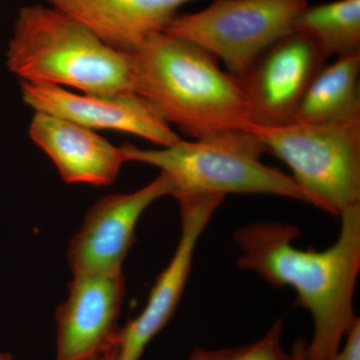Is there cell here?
Here are the masks:
<instances>
[{"instance_id": "9", "label": "cell", "mask_w": 360, "mask_h": 360, "mask_svg": "<svg viewBox=\"0 0 360 360\" xmlns=\"http://www.w3.org/2000/svg\"><path fill=\"white\" fill-rule=\"evenodd\" d=\"M124 296L123 270L73 274L56 310L53 360H99L115 347Z\"/></svg>"}, {"instance_id": "12", "label": "cell", "mask_w": 360, "mask_h": 360, "mask_svg": "<svg viewBox=\"0 0 360 360\" xmlns=\"http://www.w3.org/2000/svg\"><path fill=\"white\" fill-rule=\"evenodd\" d=\"M28 132L66 184L110 186L127 162L122 146L58 116L35 112Z\"/></svg>"}, {"instance_id": "7", "label": "cell", "mask_w": 360, "mask_h": 360, "mask_svg": "<svg viewBox=\"0 0 360 360\" xmlns=\"http://www.w3.org/2000/svg\"><path fill=\"white\" fill-rule=\"evenodd\" d=\"M224 198L205 194L176 198L180 208L176 250L156 279L141 314L120 329L116 360H141L149 343L174 316L191 274L196 245Z\"/></svg>"}, {"instance_id": "11", "label": "cell", "mask_w": 360, "mask_h": 360, "mask_svg": "<svg viewBox=\"0 0 360 360\" xmlns=\"http://www.w3.org/2000/svg\"><path fill=\"white\" fill-rule=\"evenodd\" d=\"M174 193L172 179L160 172L134 193L108 194L97 200L68 245V262L72 274L122 270L141 215L155 201Z\"/></svg>"}, {"instance_id": "4", "label": "cell", "mask_w": 360, "mask_h": 360, "mask_svg": "<svg viewBox=\"0 0 360 360\" xmlns=\"http://www.w3.org/2000/svg\"><path fill=\"white\" fill-rule=\"evenodd\" d=\"M127 162L160 168L172 179L174 198L186 195L269 194L307 202L290 175L267 167L264 144L250 131L224 132L160 149L123 146Z\"/></svg>"}, {"instance_id": "20", "label": "cell", "mask_w": 360, "mask_h": 360, "mask_svg": "<svg viewBox=\"0 0 360 360\" xmlns=\"http://www.w3.org/2000/svg\"><path fill=\"white\" fill-rule=\"evenodd\" d=\"M0 360H13V354L9 352H0Z\"/></svg>"}, {"instance_id": "16", "label": "cell", "mask_w": 360, "mask_h": 360, "mask_svg": "<svg viewBox=\"0 0 360 360\" xmlns=\"http://www.w3.org/2000/svg\"><path fill=\"white\" fill-rule=\"evenodd\" d=\"M283 321H274L259 340L234 347L195 348L188 360H293L283 345Z\"/></svg>"}, {"instance_id": "10", "label": "cell", "mask_w": 360, "mask_h": 360, "mask_svg": "<svg viewBox=\"0 0 360 360\" xmlns=\"http://www.w3.org/2000/svg\"><path fill=\"white\" fill-rule=\"evenodd\" d=\"M20 91L26 105L35 112L58 116L94 131L125 132L161 148L181 139L158 108L134 91L77 94L58 85L25 82H20Z\"/></svg>"}, {"instance_id": "18", "label": "cell", "mask_w": 360, "mask_h": 360, "mask_svg": "<svg viewBox=\"0 0 360 360\" xmlns=\"http://www.w3.org/2000/svg\"><path fill=\"white\" fill-rule=\"evenodd\" d=\"M305 348L307 341L302 338L296 341L292 349L293 360H305Z\"/></svg>"}, {"instance_id": "13", "label": "cell", "mask_w": 360, "mask_h": 360, "mask_svg": "<svg viewBox=\"0 0 360 360\" xmlns=\"http://www.w3.org/2000/svg\"><path fill=\"white\" fill-rule=\"evenodd\" d=\"M68 14L115 51L135 53L163 32L179 9L195 0H45Z\"/></svg>"}, {"instance_id": "8", "label": "cell", "mask_w": 360, "mask_h": 360, "mask_svg": "<svg viewBox=\"0 0 360 360\" xmlns=\"http://www.w3.org/2000/svg\"><path fill=\"white\" fill-rule=\"evenodd\" d=\"M328 56L307 35L292 32L255 61L239 77L252 125L293 122L298 104Z\"/></svg>"}, {"instance_id": "2", "label": "cell", "mask_w": 360, "mask_h": 360, "mask_svg": "<svg viewBox=\"0 0 360 360\" xmlns=\"http://www.w3.org/2000/svg\"><path fill=\"white\" fill-rule=\"evenodd\" d=\"M134 54V91L170 125L194 139L250 131V108L240 79L193 42L167 32L150 35Z\"/></svg>"}, {"instance_id": "6", "label": "cell", "mask_w": 360, "mask_h": 360, "mask_svg": "<svg viewBox=\"0 0 360 360\" xmlns=\"http://www.w3.org/2000/svg\"><path fill=\"white\" fill-rule=\"evenodd\" d=\"M307 0H212L179 14L165 32L193 42L240 77L265 51L293 32Z\"/></svg>"}, {"instance_id": "19", "label": "cell", "mask_w": 360, "mask_h": 360, "mask_svg": "<svg viewBox=\"0 0 360 360\" xmlns=\"http://www.w3.org/2000/svg\"><path fill=\"white\" fill-rule=\"evenodd\" d=\"M117 352L118 347L117 345H116L115 347L111 348L110 352H106L99 360H116L117 359Z\"/></svg>"}, {"instance_id": "3", "label": "cell", "mask_w": 360, "mask_h": 360, "mask_svg": "<svg viewBox=\"0 0 360 360\" xmlns=\"http://www.w3.org/2000/svg\"><path fill=\"white\" fill-rule=\"evenodd\" d=\"M6 65L20 82L30 84L101 96L134 91V54L110 49L79 21L49 4L20 8Z\"/></svg>"}, {"instance_id": "17", "label": "cell", "mask_w": 360, "mask_h": 360, "mask_svg": "<svg viewBox=\"0 0 360 360\" xmlns=\"http://www.w3.org/2000/svg\"><path fill=\"white\" fill-rule=\"evenodd\" d=\"M330 360H360V321L348 331L342 345Z\"/></svg>"}, {"instance_id": "14", "label": "cell", "mask_w": 360, "mask_h": 360, "mask_svg": "<svg viewBox=\"0 0 360 360\" xmlns=\"http://www.w3.org/2000/svg\"><path fill=\"white\" fill-rule=\"evenodd\" d=\"M360 51L322 66L298 104L293 122L335 124L360 118Z\"/></svg>"}, {"instance_id": "1", "label": "cell", "mask_w": 360, "mask_h": 360, "mask_svg": "<svg viewBox=\"0 0 360 360\" xmlns=\"http://www.w3.org/2000/svg\"><path fill=\"white\" fill-rule=\"evenodd\" d=\"M335 245L326 250L296 248V225L255 222L234 233L239 269L257 274L274 288L290 286L297 305L309 310L314 335L305 360H330L359 317L354 300L360 271V203L341 213Z\"/></svg>"}, {"instance_id": "15", "label": "cell", "mask_w": 360, "mask_h": 360, "mask_svg": "<svg viewBox=\"0 0 360 360\" xmlns=\"http://www.w3.org/2000/svg\"><path fill=\"white\" fill-rule=\"evenodd\" d=\"M293 32L309 37L328 58L359 52L360 0L307 6L295 18Z\"/></svg>"}, {"instance_id": "5", "label": "cell", "mask_w": 360, "mask_h": 360, "mask_svg": "<svg viewBox=\"0 0 360 360\" xmlns=\"http://www.w3.org/2000/svg\"><path fill=\"white\" fill-rule=\"evenodd\" d=\"M250 132L290 167L307 203L338 217L360 203V118L335 124L251 125Z\"/></svg>"}]
</instances>
